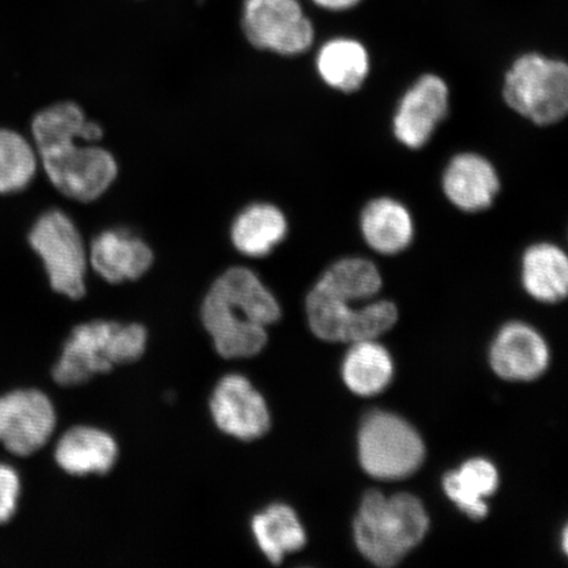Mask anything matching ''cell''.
Listing matches in <instances>:
<instances>
[{
    "instance_id": "obj_1",
    "label": "cell",
    "mask_w": 568,
    "mask_h": 568,
    "mask_svg": "<svg viewBox=\"0 0 568 568\" xmlns=\"http://www.w3.org/2000/svg\"><path fill=\"white\" fill-rule=\"evenodd\" d=\"M32 140L48 180L61 194L88 203L101 197L118 176L115 158L99 146L102 126L80 105L61 102L36 113Z\"/></svg>"
},
{
    "instance_id": "obj_2",
    "label": "cell",
    "mask_w": 568,
    "mask_h": 568,
    "mask_svg": "<svg viewBox=\"0 0 568 568\" xmlns=\"http://www.w3.org/2000/svg\"><path fill=\"white\" fill-rule=\"evenodd\" d=\"M281 308L257 274L232 267L212 284L202 318L224 358L257 355L267 343L266 326L278 322Z\"/></svg>"
},
{
    "instance_id": "obj_3",
    "label": "cell",
    "mask_w": 568,
    "mask_h": 568,
    "mask_svg": "<svg viewBox=\"0 0 568 568\" xmlns=\"http://www.w3.org/2000/svg\"><path fill=\"white\" fill-rule=\"evenodd\" d=\"M428 529V515L417 497L397 494L387 499L371 491L355 518L354 538L362 556L372 564L393 567L423 541Z\"/></svg>"
},
{
    "instance_id": "obj_4",
    "label": "cell",
    "mask_w": 568,
    "mask_h": 568,
    "mask_svg": "<svg viewBox=\"0 0 568 568\" xmlns=\"http://www.w3.org/2000/svg\"><path fill=\"white\" fill-rule=\"evenodd\" d=\"M146 331L138 324L111 322L82 324L71 333L54 366V381L61 386H77L97 374L130 364L144 354Z\"/></svg>"
},
{
    "instance_id": "obj_5",
    "label": "cell",
    "mask_w": 568,
    "mask_h": 568,
    "mask_svg": "<svg viewBox=\"0 0 568 568\" xmlns=\"http://www.w3.org/2000/svg\"><path fill=\"white\" fill-rule=\"evenodd\" d=\"M503 98L532 124L562 122L568 112L567 63L535 52L517 57L504 78Z\"/></svg>"
},
{
    "instance_id": "obj_6",
    "label": "cell",
    "mask_w": 568,
    "mask_h": 568,
    "mask_svg": "<svg viewBox=\"0 0 568 568\" xmlns=\"http://www.w3.org/2000/svg\"><path fill=\"white\" fill-rule=\"evenodd\" d=\"M28 243L44 264L57 293L80 300L87 293L84 278L89 253L73 220L65 212L49 210L36 220Z\"/></svg>"
},
{
    "instance_id": "obj_7",
    "label": "cell",
    "mask_w": 568,
    "mask_h": 568,
    "mask_svg": "<svg viewBox=\"0 0 568 568\" xmlns=\"http://www.w3.org/2000/svg\"><path fill=\"white\" fill-rule=\"evenodd\" d=\"M359 460L364 470L376 479L409 477L423 465L425 447L412 426L387 412H374L361 425Z\"/></svg>"
},
{
    "instance_id": "obj_8",
    "label": "cell",
    "mask_w": 568,
    "mask_h": 568,
    "mask_svg": "<svg viewBox=\"0 0 568 568\" xmlns=\"http://www.w3.org/2000/svg\"><path fill=\"white\" fill-rule=\"evenodd\" d=\"M307 315L312 332L331 343H358L374 339L397 322L394 303L382 301L359 310L316 287L307 296Z\"/></svg>"
},
{
    "instance_id": "obj_9",
    "label": "cell",
    "mask_w": 568,
    "mask_h": 568,
    "mask_svg": "<svg viewBox=\"0 0 568 568\" xmlns=\"http://www.w3.org/2000/svg\"><path fill=\"white\" fill-rule=\"evenodd\" d=\"M243 30L255 48L282 55L305 53L315 42L300 0H245Z\"/></svg>"
},
{
    "instance_id": "obj_10",
    "label": "cell",
    "mask_w": 568,
    "mask_h": 568,
    "mask_svg": "<svg viewBox=\"0 0 568 568\" xmlns=\"http://www.w3.org/2000/svg\"><path fill=\"white\" fill-rule=\"evenodd\" d=\"M54 426L52 403L40 390L19 389L0 397V443L10 453L31 456L48 443Z\"/></svg>"
},
{
    "instance_id": "obj_11",
    "label": "cell",
    "mask_w": 568,
    "mask_h": 568,
    "mask_svg": "<svg viewBox=\"0 0 568 568\" xmlns=\"http://www.w3.org/2000/svg\"><path fill=\"white\" fill-rule=\"evenodd\" d=\"M450 91L443 77L424 74L404 92L393 119V132L402 145L422 149L428 144L449 113Z\"/></svg>"
},
{
    "instance_id": "obj_12",
    "label": "cell",
    "mask_w": 568,
    "mask_h": 568,
    "mask_svg": "<svg viewBox=\"0 0 568 568\" xmlns=\"http://www.w3.org/2000/svg\"><path fill=\"white\" fill-rule=\"evenodd\" d=\"M211 410L220 429L245 442L264 436L270 428L264 397L241 375L220 381L212 395Z\"/></svg>"
},
{
    "instance_id": "obj_13",
    "label": "cell",
    "mask_w": 568,
    "mask_h": 568,
    "mask_svg": "<svg viewBox=\"0 0 568 568\" xmlns=\"http://www.w3.org/2000/svg\"><path fill=\"white\" fill-rule=\"evenodd\" d=\"M443 190L454 207L464 212H480L494 204L500 191V176L493 163L483 155L459 153L445 168Z\"/></svg>"
},
{
    "instance_id": "obj_14",
    "label": "cell",
    "mask_w": 568,
    "mask_h": 568,
    "mask_svg": "<svg viewBox=\"0 0 568 568\" xmlns=\"http://www.w3.org/2000/svg\"><path fill=\"white\" fill-rule=\"evenodd\" d=\"M151 246L126 230H106L92 240L89 262L110 283L139 280L152 267Z\"/></svg>"
},
{
    "instance_id": "obj_15",
    "label": "cell",
    "mask_w": 568,
    "mask_h": 568,
    "mask_svg": "<svg viewBox=\"0 0 568 568\" xmlns=\"http://www.w3.org/2000/svg\"><path fill=\"white\" fill-rule=\"evenodd\" d=\"M494 372L508 381H532L549 365V349L544 338L529 325L504 326L489 354Z\"/></svg>"
},
{
    "instance_id": "obj_16",
    "label": "cell",
    "mask_w": 568,
    "mask_h": 568,
    "mask_svg": "<svg viewBox=\"0 0 568 568\" xmlns=\"http://www.w3.org/2000/svg\"><path fill=\"white\" fill-rule=\"evenodd\" d=\"M359 229L367 246L385 255L399 254L415 237L409 210L394 197L382 196L368 202L359 216Z\"/></svg>"
},
{
    "instance_id": "obj_17",
    "label": "cell",
    "mask_w": 568,
    "mask_h": 568,
    "mask_svg": "<svg viewBox=\"0 0 568 568\" xmlns=\"http://www.w3.org/2000/svg\"><path fill=\"white\" fill-rule=\"evenodd\" d=\"M523 286L542 303H558L568 293V258L562 247L542 241L523 254Z\"/></svg>"
},
{
    "instance_id": "obj_18",
    "label": "cell",
    "mask_w": 568,
    "mask_h": 568,
    "mask_svg": "<svg viewBox=\"0 0 568 568\" xmlns=\"http://www.w3.org/2000/svg\"><path fill=\"white\" fill-rule=\"evenodd\" d=\"M371 54L362 42L349 38L326 41L316 57L318 77L326 87L352 94L371 74Z\"/></svg>"
},
{
    "instance_id": "obj_19",
    "label": "cell",
    "mask_w": 568,
    "mask_h": 568,
    "mask_svg": "<svg viewBox=\"0 0 568 568\" xmlns=\"http://www.w3.org/2000/svg\"><path fill=\"white\" fill-rule=\"evenodd\" d=\"M116 458L115 439L88 426L70 429L55 449L57 464L71 475L106 474Z\"/></svg>"
},
{
    "instance_id": "obj_20",
    "label": "cell",
    "mask_w": 568,
    "mask_h": 568,
    "mask_svg": "<svg viewBox=\"0 0 568 568\" xmlns=\"http://www.w3.org/2000/svg\"><path fill=\"white\" fill-rule=\"evenodd\" d=\"M288 232L286 215L270 203H254L234 219L231 237L234 247L247 257H265L283 243Z\"/></svg>"
},
{
    "instance_id": "obj_21",
    "label": "cell",
    "mask_w": 568,
    "mask_h": 568,
    "mask_svg": "<svg viewBox=\"0 0 568 568\" xmlns=\"http://www.w3.org/2000/svg\"><path fill=\"white\" fill-rule=\"evenodd\" d=\"M499 475L491 462L471 459L466 462L458 471L444 478V489L449 499L474 520H481L488 514L486 497L496 493Z\"/></svg>"
},
{
    "instance_id": "obj_22",
    "label": "cell",
    "mask_w": 568,
    "mask_h": 568,
    "mask_svg": "<svg viewBox=\"0 0 568 568\" xmlns=\"http://www.w3.org/2000/svg\"><path fill=\"white\" fill-rule=\"evenodd\" d=\"M252 529L260 549L273 565H280L286 554L303 549L307 542L300 518L283 504H274L255 516Z\"/></svg>"
},
{
    "instance_id": "obj_23",
    "label": "cell",
    "mask_w": 568,
    "mask_h": 568,
    "mask_svg": "<svg viewBox=\"0 0 568 568\" xmlns=\"http://www.w3.org/2000/svg\"><path fill=\"white\" fill-rule=\"evenodd\" d=\"M393 374L394 365L389 353L373 339L354 343L343 366L346 386L361 396L382 393L393 379Z\"/></svg>"
},
{
    "instance_id": "obj_24",
    "label": "cell",
    "mask_w": 568,
    "mask_h": 568,
    "mask_svg": "<svg viewBox=\"0 0 568 568\" xmlns=\"http://www.w3.org/2000/svg\"><path fill=\"white\" fill-rule=\"evenodd\" d=\"M382 275L372 261L346 257L326 268L315 287L344 302L372 300L382 288Z\"/></svg>"
},
{
    "instance_id": "obj_25",
    "label": "cell",
    "mask_w": 568,
    "mask_h": 568,
    "mask_svg": "<svg viewBox=\"0 0 568 568\" xmlns=\"http://www.w3.org/2000/svg\"><path fill=\"white\" fill-rule=\"evenodd\" d=\"M32 142L11 128L0 126V195L26 190L39 169Z\"/></svg>"
},
{
    "instance_id": "obj_26",
    "label": "cell",
    "mask_w": 568,
    "mask_h": 568,
    "mask_svg": "<svg viewBox=\"0 0 568 568\" xmlns=\"http://www.w3.org/2000/svg\"><path fill=\"white\" fill-rule=\"evenodd\" d=\"M20 495L19 475L12 467L0 464V524L16 514Z\"/></svg>"
},
{
    "instance_id": "obj_27",
    "label": "cell",
    "mask_w": 568,
    "mask_h": 568,
    "mask_svg": "<svg viewBox=\"0 0 568 568\" xmlns=\"http://www.w3.org/2000/svg\"><path fill=\"white\" fill-rule=\"evenodd\" d=\"M314 2L328 11H347L357 6L361 0H314Z\"/></svg>"
},
{
    "instance_id": "obj_28",
    "label": "cell",
    "mask_w": 568,
    "mask_h": 568,
    "mask_svg": "<svg viewBox=\"0 0 568 568\" xmlns=\"http://www.w3.org/2000/svg\"><path fill=\"white\" fill-rule=\"evenodd\" d=\"M567 530L564 532V550L567 551L568 545H567Z\"/></svg>"
}]
</instances>
